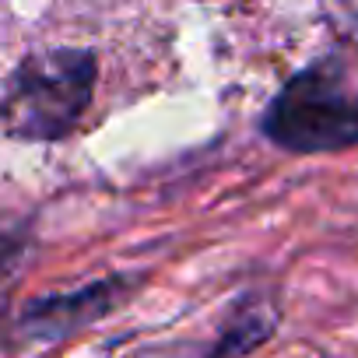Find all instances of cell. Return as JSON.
I'll return each mask as SVG.
<instances>
[{
    "mask_svg": "<svg viewBox=\"0 0 358 358\" xmlns=\"http://www.w3.org/2000/svg\"><path fill=\"white\" fill-rule=\"evenodd\" d=\"M95 88V57L53 50L29 57L8 85L4 130L22 141H60L85 116Z\"/></svg>",
    "mask_w": 358,
    "mask_h": 358,
    "instance_id": "cell-1",
    "label": "cell"
},
{
    "mask_svg": "<svg viewBox=\"0 0 358 358\" xmlns=\"http://www.w3.org/2000/svg\"><path fill=\"white\" fill-rule=\"evenodd\" d=\"M264 130L288 151H334L358 144V92L337 74L302 71L271 102Z\"/></svg>",
    "mask_w": 358,
    "mask_h": 358,
    "instance_id": "cell-2",
    "label": "cell"
}]
</instances>
